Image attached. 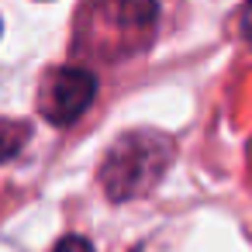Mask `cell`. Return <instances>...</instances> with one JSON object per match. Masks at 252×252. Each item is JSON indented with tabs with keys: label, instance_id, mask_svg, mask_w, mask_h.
<instances>
[{
	"label": "cell",
	"instance_id": "obj_3",
	"mask_svg": "<svg viewBox=\"0 0 252 252\" xmlns=\"http://www.w3.org/2000/svg\"><path fill=\"white\" fill-rule=\"evenodd\" d=\"M159 4L162 0H97V14L107 28L121 35V42H142L152 38Z\"/></svg>",
	"mask_w": 252,
	"mask_h": 252
},
{
	"label": "cell",
	"instance_id": "obj_2",
	"mask_svg": "<svg viewBox=\"0 0 252 252\" xmlns=\"http://www.w3.org/2000/svg\"><path fill=\"white\" fill-rule=\"evenodd\" d=\"M97 76L83 66H59L45 76L38 90V111L49 125L66 128L87 114V107L97 97Z\"/></svg>",
	"mask_w": 252,
	"mask_h": 252
},
{
	"label": "cell",
	"instance_id": "obj_1",
	"mask_svg": "<svg viewBox=\"0 0 252 252\" xmlns=\"http://www.w3.org/2000/svg\"><path fill=\"white\" fill-rule=\"evenodd\" d=\"M173 156H176V145L169 135L156 128L125 131L121 138H114V145L100 162V187L114 204L145 197L149 190L159 187V180L173 166Z\"/></svg>",
	"mask_w": 252,
	"mask_h": 252
},
{
	"label": "cell",
	"instance_id": "obj_4",
	"mask_svg": "<svg viewBox=\"0 0 252 252\" xmlns=\"http://www.w3.org/2000/svg\"><path fill=\"white\" fill-rule=\"evenodd\" d=\"M32 138V125L28 121H11V118H0V166L11 162Z\"/></svg>",
	"mask_w": 252,
	"mask_h": 252
},
{
	"label": "cell",
	"instance_id": "obj_6",
	"mask_svg": "<svg viewBox=\"0 0 252 252\" xmlns=\"http://www.w3.org/2000/svg\"><path fill=\"white\" fill-rule=\"evenodd\" d=\"M242 35H245V42L252 45V0L245 4V11H242Z\"/></svg>",
	"mask_w": 252,
	"mask_h": 252
},
{
	"label": "cell",
	"instance_id": "obj_5",
	"mask_svg": "<svg viewBox=\"0 0 252 252\" xmlns=\"http://www.w3.org/2000/svg\"><path fill=\"white\" fill-rule=\"evenodd\" d=\"M52 252H94V245H90L83 235H63Z\"/></svg>",
	"mask_w": 252,
	"mask_h": 252
}]
</instances>
